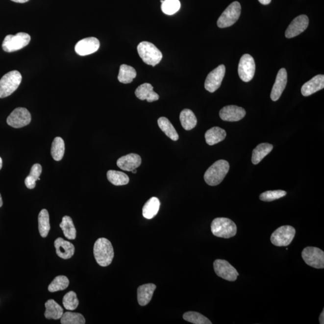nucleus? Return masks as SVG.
Listing matches in <instances>:
<instances>
[{
    "mask_svg": "<svg viewBox=\"0 0 324 324\" xmlns=\"http://www.w3.org/2000/svg\"><path fill=\"white\" fill-rule=\"evenodd\" d=\"M94 256L99 266L107 267L111 264L114 251L109 240L104 238H99L94 245Z\"/></svg>",
    "mask_w": 324,
    "mask_h": 324,
    "instance_id": "nucleus-1",
    "label": "nucleus"
},
{
    "mask_svg": "<svg viewBox=\"0 0 324 324\" xmlns=\"http://www.w3.org/2000/svg\"><path fill=\"white\" fill-rule=\"evenodd\" d=\"M229 163L224 160L214 162L204 174V180L209 186H215L222 183L229 172Z\"/></svg>",
    "mask_w": 324,
    "mask_h": 324,
    "instance_id": "nucleus-2",
    "label": "nucleus"
},
{
    "mask_svg": "<svg viewBox=\"0 0 324 324\" xmlns=\"http://www.w3.org/2000/svg\"><path fill=\"white\" fill-rule=\"evenodd\" d=\"M211 229L214 236L226 239L234 237L237 231L234 222L225 218L214 219L211 224Z\"/></svg>",
    "mask_w": 324,
    "mask_h": 324,
    "instance_id": "nucleus-3",
    "label": "nucleus"
},
{
    "mask_svg": "<svg viewBox=\"0 0 324 324\" xmlns=\"http://www.w3.org/2000/svg\"><path fill=\"white\" fill-rule=\"evenodd\" d=\"M137 50L142 60L148 65L155 66L160 62L163 58L160 50L150 42H141Z\"/></svg>",
    "mask_w": 324,
    "mask_h": 324,
    "instance_id": "nucleus-4",
    "label": "nucleus"
},
{
    "mask_svg": "<svg viewBox=\"0 0 324 324\" xmlns=\"http://www.w3.org/2000/svg\"><path fill=\"white\" fill-rule=\"evenodd\" d=\"M22 81L20 72L13 71L4 75L0 79V98L8 97L18 89Z\"/></svg>",
    "mask_w": 324,
    "mask_h": 324,
    "instance_id": "nucleus-5",
    "label": "nucleus"
},
{
    "mask_svg": "<svg viewBox=\"0 0 324 324\" xmlns=\"http://www.w3.org/2000/svg\"><path fill=\"white\" fill-rule=\"evenodd\" d=\"M31 41L29 35L19 33L16 35H7L2 42V48L5 52H12L27 46Z\"/></svg>",
    "mask_w": 324,
    "mask_h": 324,
    "instance_id": "nucleus-6",
    "label": "nucleus"
},
{
    "mask_svg": "<svg viewBox=\"0 0 324 324\" xmlns=\"http://www.w3.org/2000/svg\"><path fill=\"white\" fill-rule=\"evenodd\" d=\"M296 229L292 226L285 225L278 227L273 233L271 242L273 245L282 247L290 245L296 235Z\"/></svg>",
    "mask_w": 324,
    "mask_h": 324,
    "instance_id": "nucleus-7",
    "label": "nucleus"
},
{
    "mask_svg": "<svg viewBox=\"0 0 324 324\" xmlns=\"http://www.w3.org/2000/svg\"><path fill=\"white\" fill-rule=\"evenodd\" d=\"M241 5L238 1L232 2L218 20L219 28L229 27L237 22L241 15Z\"/></svg>",
    "mask_w": 324,
    "mask_h": 324,
    "instance_id": "nucleus-8",
    "label": "nucleus"
},
{
    "mask_svg": "<svg viewBox=\"0 0 324 324\" xmlns=\"http://www.w3.org/2000/svg\"><path fill=\"white\" fill-rule=\"evenodd\" d=\"M302 258L308 266L317 269L324 268V252L320 249L307 247L302 250Z\"/></svg>",
    "mask_w": 324,
    "mask_h": 324,
    "instance_id": "nucleus-9",
    "label": "nucleus"
},
{
    "mask_svg": "<svg viewBox=\"0 0 324 324\" xmlns=\"http://www.w3.org/2000/svg\"><path fill=\"white\" fill-rule=\"evenodd\" d=\"M213 266L216 274L224 280L234 282L239 275L237 270L226 260L216 259Z\"/></svg>",
    "mask_w": 324,
    "mask_h": 324,
    "instance_id": "nucleus-10",
    "label": "nucleus"
},
{
    "mask_svg": "<svg viewBox=\"0 0 324 324\" xmlns=\"http://www.w3.org/2000/svg\"><path fill=\"white\" fill-rule=\"evenodd\" d=\"M255 60L251 55L245 54L241 58L238 65V75L243 81L248 82L253 79L255 73Z\"/></svg>",
    "mask_w": 324,
    "mask_h": 324,
    "instance_id": "nucleus-11",
    "label": "nucleus"
},
{
    "mask_svg": "<svg viewBox=\"0 0 324 324\" xmlns=\"http://www.w3.org/2000/svg\"><path fill=\"white\" fill-rule=\"evenodd\" d=\"M31 121L30 113L27 109L24 108H16L7 119V124L16 128L25 127L28 125Z\"/></svg>",
    "mask_w": 324,
    "mask_h": 324,
    "instance_id": "nucleus-12",
    "label": "nucleus"
},
{
    "mask_svg": "<svg viewBox=\"0 0 324 324\" xmlns=\"http://www.w3.org/2000/svg\"><path fill=\"white\" fill-rule=\"evenodd\" d=\"M226 69L224 64L219 66L208 75L205 82V88L210 93L215 92L221 87Z\"/></svg>",
    "mask_w": 324,
    "mask_h": 324,
    "instance_id": "nucleus-13",
    "label": "nucleus"
},
{
    "mask_svg": "<svg viewBox=\"0 0 324 324\" xmlns=\"http://www.w3.org/2000/svg\"><path fill=\"white\" fill-rule=\"evenodd\" d=\"M309 20L306 15H301L292 21L285 32L286 38H293L306 30L309 25Z\"/></svg>",
    "mask_w": 324,
    "mask_h": 324,
    "instance_id": "nucleus-14",
    "label": "nucleus"
},
{
    "mask_svg": "<svg viewBox=\"0 0 324 324\" xmlns=\"http://www.w3.org/2000/svg\"><path fill=\"white\" fill-rule=\"evenodd\" d=\"M100 42L96 37H88L77 43L75 50L77 54L85 56L92 54L99 50Z\"/></svg>",
    "mask_w": 324,
    "mask_h": 324,
    "instance_id": "nucleus-15",
    "label": "nucleus"
},
{
    "mask_svg": "<svg viewBox=\"0 0 324 324\" xmlns=\"http://www.w3.org/2000/svg\"><path fill=\"white\" fill-rule=\"evenodd\" d=\"M246 111L242 107L229 105L224 107L219 112L222 120L234 122L240 121L246 116Z\"/></svg>",
    "mask_w": 324,
    "mask_h": 324,
    "instance_id": "nucleus-16",
    "label": "nucleus"
},
{
    "mask_svg": "<svg viewBox=\"0 0 324 324\" xmlns=\"http://www.w3.org/2000/svg\"><path fill=\"white\" fill-rule=\"evenodd\" d=\"M287 82V72L285 69H281L278 72L276 79H275L274 84L272 88L271 95H270L273 101H277L280 98L284 90L285 89Z\"/></svg>",
    "mask_w": 324,
    "mask_h": 324,
    "instance_id": "nucleus-17",
    "label": "nucleus"
},
{
    "mask_svg": "<svg viewBox=\"0 0 324 324\" xmlns=\"http://www.w3.org/2000/svg\"><path fill=\"white\" fill-rule=\"evenodd\" d=\"M141 157L139 155L130 153L118 159L117 165L123 171H132L138 168L141 165Z\"/></svg>",
    "mask_w": 324,
    "mask_h": 324,
    "instance_id": "nucleus-18",
    "label": "nucleus"
},
{
    "mask_svg": "<svg viewBox=\"0 0 324 324\" xmlns=\"http://www.w3.org/2000/svg\"><path fill=\"white\" fill-rule=\"evenodd\" d=\"M54 246L57 255L63 259L71 258L75 250L73 244L64 240L62 238H58L55 240Z\"/></svg>",
    "mask_w": 324,
    "mask_h": 324,
    "instance_id": "nucleus-19",
    "label": "nucleus"
},
{
    "mask_svg": "<svg viewBox=\"0 0 324 324\" xmlns=\"http://www.w3.org/2000/svg\"><path fill=\"white\" fill-rule=\"evenodd\" d=\"M324 88V76L323 75H318L302 85L301 93L306 97L323 89Z\"/></svg>",
    "mask_w": 324,
    "mask_h": 324,
    "instance_id": "nucleus-20",
    "label": "nucleus"
},
{
    "mask_svg": "<svg viewBox=\"0 0 324 324\" xmlns=\"http://www.w3.org/2000/svg\"><path fill=\"white\" fill-rule=\"evenodd\" d=\"M135 95L140 100H146L148 102L157 101L159 99V96L154 92L153 87L149 83H145L136 88Z\"/></svg>",
    "mask_w": 324,
    "mask_h": 324,
    "instance_id": "nucleus-21",
    "label": "nucleus"
},
{
    "mask_svg": "<svg viewBox=\"0 0 324 324\" xmlns=\"http://www.w3.org/2000/svg\"><path fill=\"white\" fill-rule=\"evenodd\" d=\"M156 285L152 283L145 284L138 288V301L141 306H145L151 300Z\"/></svg>",
    "mask_w": 324,
    "mask_h": 324,
    "instance_id": "nucleus-22",
    "label": "nucleus"
},
{
    "mask_svg": "<svg viewBox=\"0 0 324 324\" xmlns=\"http://www.w3.org/2000/svg\"><path fill=\"white\" fill-rule=\"evenodd\" d=\"M226 136V131L219 127L211 128L206 132L205 138L209 146H213L224 141Z\"/></svg>",
    "mask_w": 324,
    "mask_h": 324,
    "instance_id": "nucleus-23",
    "label": "nucleus"
},
{
    "mask_svg": "<svg viewBox=\"0 0 324 324\" xmlns=\"http://www.w3.org/2000/svg\"><path fill=\"white\" fill-rule=\"evenodd\" d=\"M45 317L48 320H59L62 317L63 309L53 299H49L45 302Z\"/></svg>",
    "mask_w": 324,
    "mask_h": 324,
    "instance_id": "nucleus-24",
    "label": "nucleus"
},
{
    "mask_svg": "<svg viewBox=\"0 0 324 324\" xmlns=\"http://www.w3.org/2000/svg\"><path fill=\"white\" fill-rule=\"evenodd\" d=\"M160 202L156 197H152L144 205L143 208V215L146 219H151L154 218L159 212Z\"/></svg>",
    "mask_w": 324,
    "mask_h": 324,
    "instance_id": "nucleus-25",
    "label": "nucleus"
},
{
    "mask_svg": "<svg viewBox=\"0 0 324 324\" xmlns=\"http://www.w3.org/2000/svg\"><path fill=\"white\" fill-rule=\"evenodd\" d=\"M182 126L186 130H191L196 127L197 119L194 112L191 109H185L181 112L179 115Z\"/></svg>",
    "mask_w": 324,
    "mask_h": 324,
    "instance_id": "nucleus-26",
    "label": "nucleus"
},
{
    "mask_svg": "<svg viewBox=\"0 0 324 324\" xmlns=\"http://www.w3.org/2000/svg\"><path fill=\"white\" fill-rule=\"evenodd\" d=\"M273 146L272 144L262 143L253 150L251 162L254 165L258 164L265 157L272 151Z\"/></svg>",
    "mask_w": 324,
    "mask_h": 324,
    "instance_id": "nucleus-27",
    "label": "nucleus"
},
{
    "mask_svg": "<svg viewBox=\"0 0 324 324\" xmlns=\"http://www.w3.org/2000/svg\"><path fill=\"white\" fill-rule=\"evenodd\" d=\"M157 123L160 129L162 130L163 132L165 133L168 137L172 139L173 141H178L179 138L178 134L176 132L175 128L173 126L172 123L170 122L167 118L160 117L158 119Z\"/></svg>",
    "mask_w": 324,
    "mask_h": 324,
    "instance_id": "nucleus-28",
    "label": "nucleus"
},
{
    "mask_svg": "<svg viewBox=\"0 0 324 324\" xmlns=\"http://www.w3.org/2000/svg\"><path fill=\"white\" fill-rule=\"evenodd\" d=\"M60 226L61 229L63 230L64 236L68 239H75L76 237V228L71 217L68 216H64L62 222L60 224Z\"/></svg>",
    "mask_w": 324,
    "mask_h": 324,
    "instance_id": "nucleus-29",
    "label": "nucleus"
},
{
    "mask_svg": "<svg viewBox=\"0 0 324 324\" xmlns=\"http://www.w3.org/2000/svg\"><path fill=\"white\" fill-rule=\"evenodd\" d=\"M136 76L135 69L132 66L122 64L120 68L118 79L123 84H129Z\"/></svg>",
    "mask_w": 324,
    "mask_h": 324,
    "instance_id": "nucleus-30",
    "label": "nucleus"
},
{
    "mask_svg": "<svg viewBox=\"0 0 324 324\" xmlns=\"http://www.w3.org/2000/svg\"><path fill=\"white\" fill-rule=\"evenodd\" d=\"M107 178L114 186H124L129 183V178L124 173L120 171L109 170L107 173Z\"/></svg>",
    "mask_w": 324,
    "mask_h": 324,
    "instance_id": "nucleus-31",
    "label": "nucleus"
},
{
    "mask_svg": "<svg viewBox=\"0 0 324 324\" xmlns=\"http://www.w3.org/2000/svg\"><path fill=\"white\" fill-rule=\"evenodd\" d=\"M39 231L41 237L45 238L48 236L50 229V216L46 209H43L39 214Z\"/></svg>",
    "mask_w": 324,
    "mask_h": 324,
    "instance_id": "nucleus-32",
    "label": "nucleus"
},
{
    "mask_svg": "<svg viewBox=\"0 0 324 324\" xmlns=\"http://www.w3.org/2000/svg\"><path fill=\"white\" fill-rule=\"evenodd\" d=\"M65 151V144L64 140L60 137H56L53 139L51 147V155L55 161H60L63 159Z\"/></svg>",
    "mask_w": 324,
    "mask_h": 324,
    "instance_id": "nucleus-33",
    "label": "nucleus"
},
{
    "mask_svg": "<svg viewBox=\"0 0 324 324\" xmlns=\"http://www.w3.org/2000/svg\"><path fill=\"white\" fill-rule=\"evenodd\" d=\"M42 171V166L36 163L31 168L30 173L25 179V184L29 189H33L36 187V182L38 180Z\"/></svg>",
    "mask_w": 324,
    "mask_h": 324,
    "instance_id": "nucleus-34",
    "label": "nucleus"
},
{
    "mask_svg": "<svg viewBox=\"0 0 324 324\" xmlns=\"http://www.w3.org/2000/svg\"><path fill=\"white\" fill-rule=\"evenodd\" d=\"M69 285L68 278L65 275H58L56 277L48 286V290L50 293L66 290Z\"/></svg>",
    "mask_w": 324,
    "mask_h": 324,
    "instance_id": "nucleus-35",
    "label": "nucleus"
},
{
    "mask_svg": "<svg viewBox=\"0 0 324 324\" xmlns=\"http://www.w3.org/2000/svg\"><path fill=\"white\" fill-rule=\"evenodd\" d=\"M62 324H85V320L81 313L67 312L61 318Z\"/></svg>",
    "mask_w": 324,
    "mask_h": 324,
    "instance_id": "nucleus-36",
    "label": "nucleus"
},
{
    "mask_svg": "<svg viewBox=\"0 0 324 324\" xmlns=\"http://www.w3.org/2000/svg\"><path fill=\"white\" fill-rule=\"evenodd\" d=\"M183 319L187 322L195 324H211L212 323L205 316L196 312H187L183 315Z\"/></svg>",
    "mask_w": 324,
    "mask_h": 324,
    "instance_id": "nucleus-37",
    "label": "nucleus"
},
{
    "mask_svg": "<svg viewBox=\"0 0 324 324\" xmlns=\"http://www.w3.org/2000/svg\"><path fill=\"white\" fill-rule=\"evenodd\" d=\"M181 3L179 0H164L162 3V12L168 15H172L180 9Z\"/></svg>",
    "mask_w": 324,
    "mask_h": 324,
    "instance_id": "nucleus-38",
    "label": "nucleus"
},
{
    "mask_svg": "<svg viewBox=\"0 0 324 324\" xmlns=\"http://www.w3.org/2000/svg\"><path fill=\"white\" fill-rule=\"evenodd\" d=\"M63 304L65 309L68 310L76 309L79 305V300L76 294L74 291H70L63 297Z\"/></svg>",
    "mask_w": 324,
    "mask_h": 324,
    "instance_id": "nucleus-39",
    "label": "nucleus"
},
{
    "mask_svg": "<svg viewBox=\"0 0 324 324\" xmlns=\"http://www.w3.org/2000/svg\"><path fill=\"white\" fill-rule=\"evenodd\" d=\"M286 194H287V193L285 191H282V190L266 191L260 195L259 199L262 200V201L272 202L273 200L285 197Z\"/></svg>",
    "mask_w": 324,
    "mask_h": 324,
    "instance_id": "nucleus-40",
    "label": "nucleus"
},
{
    "mask_svg": "<svg viewBox=\"0 0 324 324\" xmlns=\"http://www.w3.org/2000/svg\"><path fill=\"white\" fill-rule=\"evenodd\" d=\"M319 320H320V323L321 324H324V310H323L322 313H321L320 318H319Z\"/></svg>",
    "mask_w": 324,
    "mask_h": 324,
    "instance_id": "nucleus-41",
    "label": "nucleus"
},
{
    "mask_svg": "<svg viewBox=\"0 0 324 324\" xmlns=\"http://www.w3.org/2000/svg\"><path fill=\"white\" fill-rule=\"evenodd\" d=\"M258 1L259 2H261L262 4L267 5L271 2L272 0H258Z\"/></svg>",
    "mask_w": 324,
    "mask_h": 324,
    "instance_id": "nucleus-42",
    "label": "nucleus"
},
{
    "mask_svg": "<svg viewBox=\"0 0 324 324\" xmlns=\"http://www.w3.org/2000/svg\"><path fill=\"white\" fill-rule=\"evenodd\" d=\"M11 1L15 2H18V3H24L29 1V0H11Z\"/></svg>",
    "mask_w": 324,
    "mask_h": 324,
    "instance_id": "nucleus-43",
    "label": "nucleus"
},
{
    "mask_svg": "<svg viewBox=\"0 0 324 324\" xmlns=\"http://www.w3.org/2000/svg\"><path fill=\"white\" fill-rule=\"evenodd\" d=\"M2 204H3V203H2V199L1 195V194H0V207H2Z\"/></svg>",
    "mask_w": 324,
    "mask_h": 324,
    "instance_id": "nucleus-44",
    "label": "nucleus"
},
{
    "mask_svg": "<svg viewBox=\"0 0 324 324\" xmlns=\"http://www.w3.org/2000/svg\"><path fill=\"white\" fill-rule=\"evenodd\" d=\"M2 167V160L1 158L0 157V170H1Z\"/></svg>",
    "mask_w": 324,
    "mask_h": 324,
    "instance_id": "nucleus-45",
    "label": "nucleus"
},
{
    "mask_svg": "<svg viewBox=\"0 0 324 324\" xmlns=\"http://www.w3.org/2000/svg\"><path fill=\"white\" fill-rule=\"evenodd\" d=\"M132 172L133 174H136V173H137V171H136V169H135V170H133L132 171Z\"/></svg>",
    "mask_w": 324,
    "mask_h": 324,
    "instance_id": "nucleus-46",
    "label": "nucleus"
},
{
    "mask_svg": "<svg viewBox=\"0 0 324 324\" xmlns=\"http://www.w3.org/2000/svg\"><path fill=\"white\" fill-rule=\"evenodd\" d=\"M163 1H164V0H160V2H161V3H162V2H163Z\"/></svg>",
    "mask_w": 324,
    "mask_h": 324,
    "instance_id": "nucleus-47",
    "label": "nucleus"
}]
</instances>
